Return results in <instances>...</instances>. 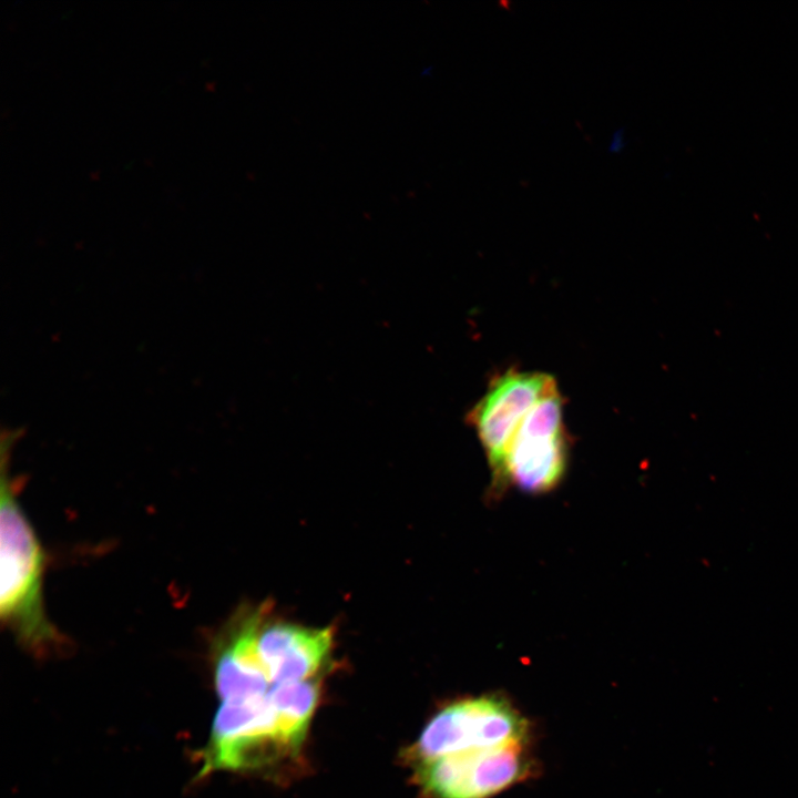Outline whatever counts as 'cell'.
<instances>
[{"mask_svg": "<svg viewBox=\"0 0 798 798\" xmlns=\"http://www.w3.org/2000/svg\"><path fill=\"white\" fill-rule=\"evenodd\" d=\"M19 436V431H8L1 438L0 616L22 646L44 655L63 647L66 638L47 615L45 555L18 501L10 474V453Z\"/></svg>", "mask_w": 798, "mask_h": 798, "instance_id": "obj_1", "label": "cell"}, {"mask_svg": "<svg viewBox=\"0 0 798 798\" xmlns=\"http://www.w3.org/2000/svg\"><path fill=\"white\" fill-rule=\"evenodd\" d=\"M526 720L504 698L484 695L440 710L424 727L413 756L419 761L447 755L523 745Z\"/></svg>", "mask_w": 798, "mask_h": 798, "instance_id": "obj_2", "label": "cell"}, {"mask_svg": "<svg viewBox=\"0 0 798 798\" xmlns=\"http://www.w3.org/2000/svg\"><path fill=\"white\" fill-rule=\"evenodd\" d=\"M567 462L563 406L559 389L541 399L521 423L498 482L544 492L562 479Z\"/></svg>", "mask_w": 798, "mask_h": 798, "instance_id": "obj_3", "label": "cell"}, {"mask_svg": "<svg viewBox=\"0 0 798 798\" xmlns=\"http://www.w3.org/2000/svg\"><path fill=\"white\" fill-rule=\"evenodd\" d=\"M523 745L471 750L421 761L418 779L434 798H489L529 771Z\"/></svg>", "mask_w": 798, "mask_h": 798, "instance_id": "obj_5", "label": "cell"}, {"mask_svg": "<svg viewBox=\"0 0 798 798\" xmlns=\"http://www.w3.org/2000/svg\"><path fill=\"white\" fill-rule=\"evenodd\" d=\"M263 621L257 648L274 685L314 679L328 664L334 647L331 627H307L287 621Z\"/></svg>", "mask_w": 798, "mask_h": 798, "instance_id": "obj_6", "label": "cell"}, {"mask_svg": "<svg viewBox=\"0 0 798 798\" xmlns=\"http://www.w3.org/2000/svg\"><path fill=\"white\" fill-rule=\"evenodd\" d=\"M557 389L548 374L509 370L491 381L468 415L497 478L524 418L546 395Z\"/></svg>", "mask_w": 798, "mask_h": 798, "instance_id": "obj_4", "label": "cell"}]
</instances>
